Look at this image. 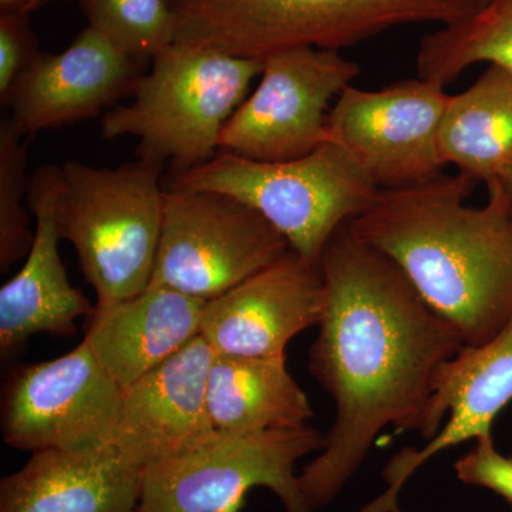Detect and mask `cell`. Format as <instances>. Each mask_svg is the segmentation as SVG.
Returning a JSON list of instances; mask_svg holds the SVG:
<instances>
[{"label": "cell", "instance_id": "obj_1", "mask_svg": "<svg viewBox=\"0 0 512 512\" xmlns=\"http://www.w3.org/2000/svg\"><path fill=\"white\" fill-rule=\"evenodd\" d=\"M326 308L309 370L335 402L320 456L299 484L313 510L338 497L380 431L426 429L448 363L464 348L387 256L342 227L319 259Z\"/></svg>", "mask_w": 512, "mask_h": 512}, {"label": "cell", "instance_id": "obj_2", "mask_svg": "<svg viewBox=\"0 0 512 512\" xmlns=\"http://www.w3.org/2000/svg\"><path fill=\"white\" fill-rule=\"evenodd\" d=\"M476 181L443 174L379 190L350 234L399 266L424 302L466 346L490 342L512 318V214L500 180L483 207H468Z\"/></svg>", "mask_w": 512, "mask_h": 512}, {"label": "cell", "instance_id": "obj_3", "mask_svg": "<svg viewBox=\"0 0 512 512\" xmlns=\"http://www.w3.org/2000/svg\"><path fill=\"white\" fill-rule=\"evenodd\" d=\"M487 0H170L177 45L242 59L295 47L342 50L397 26L454 25Z\"/></svg>", "mask_w": 512, "mask_h": 512}, {"label": "cell", "instance_id": "obj_4", "mask_svg": "<svg viewBox=\"0 0 512 512\" xmlns=\"http://www.w3.org/2000/svg\"><path fill=\"white\" fill-rule=\"evenodd\" d=\"M262 70L264 60L174 43L151 60L133 103L104 114L101 136L136 137L138 157L170 160L171 175L183 174L215 157L225 124Z\"/></svg>", "mask_w": 512, "mask_h": 512}, {"label": "cell", "instance_id": "obj_5", "mask_svg": "<svg viewBox=\"0 0 512 512\" xmlns=\"http://www.w3.org/2000/svg\"><path fill=\"white\" fill-rule=\"evenodd\" d=\"M163 163L138 158L116 168L62 167L56 221L97 295V308L133 298L153 279L161 231Z\"/></svg>", "mask_w": 512, "mask_h": 512}, {"label": "cell", "instance_id": "obj_6", "mask_svg": "<svg viewBox=\"0 0 512 512\" xmlns=\"http://www.w3.org/2000/svg\"><path fill=\"white\" fill-rule=\"evenodd\" d=\"M170 188L220 192L244 202L315 264L333 235L369 210L379 194L365 171L332 141L288 161H256L225 151L171 175Z\"/></svg>", "mask_w": 512, "mask_h": 512}, {"label": "cell", "instance_id": "obj_7", "mask_svg": "<svg viewBox=\"0 0 512 512\" xmlns=\"http://www.w3.org/2000/svg\"><path fill=\"white\" fill-rule=\"evenodd\" d=\"M325 441L309 424L254 434L214 431L190 450L144 468L137 512H241L256 487L274 491L286 512H315L295 466L322 451Z\"/></svg>", "mask_w": 512, "mask_h": 512}, {"label": "cell", "instance_id": "obj_8", "mask_svg": "<svg viewBox=\"0 0 512 512\" xmlns=\"http://www.w3.org/2000/svg\"><path fill=\"white\" fill-rule=\"evenodd\" d=\"M289 249L284 235L244 202L220 192L168 188L150 286L208 302Z\"/></svg>", "mask_w": 512, "mask_h": 512}, {"label": "cell", "instance_id": "obj_9", "mask_svg": "<svg viewBox=\"0 0 512 512\" xmlns=\"http://www.w3.org/2000/svg\"><path fill=\"white\" fill-rule=\"evenodd\" d=\"M359 74L338 50L295 47L266 57L261 82L225 124L220 148L256 161L308 156L328 141L330 101Z\"/></svg>", "mask_w": 512, "mask_h": 512}, {"label": "cell", "instance_id": "obj_10", "mask_svg": "<svg viewBox=\"0 0 512 512\" xmlns=\"http://www.w3.org/2000/svg\"><path fill=\"white\" fill-rule=\"evenodd\" d=\"M431 79L380 90L346 87L328 116V141L342 147L379 190L424 183L443 173L441 121L450 97Z\"/></svg>", "mask_w": 512, "mask_h": 512}, {"label": "cell", "instance_id": "obj_11", "mask_svg": "<svg viewBox=\"0 0 512 512\" xmlns=\"http://www.w3.org/2000/svg\"><path fill=\"white\" fill-rule=\"evenodd\" d=\"M123 393L86 342L59 359L16 367L3 394V439L32 453L113 444Z\"/></svg>", "mask_w": 512, "mask_h": 512}, {"label": "cell", "instance_id": "obj_12", "mask_svg": "<svg viewBox=\"0 0 512 512\" xmlns=\"http://www.w3.org/2000/svg\"><path fill=\"white\" fill-rule=\"evenodd\" d=\"M325 308L319 264L289 249L205 303L200 333L217 355L282 357L296 335L319 326Z\"/></svg>", "mask_w": 512, "mask_h": 512}, {"label": "cell", "instance_id": "obj_13", "mask_svg": "<svg viewBox=\"0 0 512 512\" xmlns=\"http://www.w3.org/2000/svg\"><path fill=\"white\" fill-rule=\"evenodd\" d=\"M512 402V318L490 342L466 346L441 376L421 448L406 447L383 470L387 490L357 512H400L406 481L430 458L491 433L498 414Z\"/></svg>", "mask_w": 512, "mask_h": 512}, {"label": "cell", "instance_id": "obj_14", "mask_svg": "<svg viewBox=\"0 0 512 512\" xmlns=\"http://www.w3.org/2000/svg\"><path fill=\"white\" fill-rule=\"evenodd\" d=\"M146 66L87 26L64 52L40 53L20 74L6 103L9 117L23 136L93 119L134 94Z\"/></svg>", "mask_w": 512, "mask_h": 512}, {"label": "cell", "instance_id": "obj_15", "mask_svg": "<svg viewBox=\"0 0 512 512\" xmlns=\"http://www.w3.org/2000/svg\"><path fill=\"white\" fill-rule=\"evenodd\" d=\"M212 359L214 350L200 333L126 387L113 446L144 470L211 436L207 387Z\"/></svg>", "mask_w": 512, "mask_h": 512}, {"label": "cell", "instance_id": "obj_16", "mask_svg": "<svg viewBox=\"0 0 512 512\" xmlns=\"http://www.w3.org/2000/svg\"><path fill=\"white\" fill-rule=\"evenodd\" d=\"M62 167L37 168L28 184V207L36 218L35 238L22 269L0 289V349L8 355L36 333L72 336L76 320L94 309L67 278L59 255L56 208Z\"/></svg>", "mask_w": 512, "mask_h": 512}, {"label": "cell", "instance_id": "obj_17", "mask_svg": "<svg viewBox=\"0 0 512 512\" xmlns=\"http://www.w3.org/2000/svg\"><path fill=\"white\" fill-rule=\"evenodd\" d=\"M143 468L113 444L45 450L2 478L0 512H137Z\"/></svg>", "mask_w": 512, "mask_h": 512}, {"label": "cell", "instance_id": "obj_18", "mask_svg": "<svg viewBox=\"0 0 512 512\" xmlns=\"http://www.w3.org/2000/svg\"><path fill=\"white\" fill-rule=\"evenodd\" d=\"M205 303L165 286L97 308L83 342L123 389L163 365L201 332Z\"/></svg>", "mask_w": 512, "mask_h": 512}, {"label": "cell", "instance_id": "obj_19", "mask_svg": "<svg viewBox=\"0 0 512 512\" xmlns=\"http://www.w3.org/2000/svg\"><path fill=\"white\" fill-rule=\"evenodd\" d=\"M214 430L254 434L303 426L312 419L308 396L282 357H242L214 353L207 387Z\"/></svg>", "mask_w": 512, "mask_h": 512}, {"label": "cell", "instance_id": "obj_20", "mask_svg": "<svg viewBox=\"0 0 512 512\" xmlns=\"http://www.w3.org/2000/svg\"><path fill=\"white\" fill-rule=\"evenodd\" d=\"M444 164L476 183L498 180L512 165V70L490 64L466 92L451 96L441 121Z\"/></svg>", "mask_w": 512, "mask_h": 512}, {"label": "cell", "instance_id": "obj_21", "mask_svg": "<svg viewBox=\"0 0 512 512\" xmlns=\"http://www.w3.org/2000/svg\"><path fill=\"white\" fill-rule=\"evenodd\" d=\"M417 76L444 86L473 64L512 70V0H487L476 15L421 39Z\"/></svg>", "mask_w": 512, "mask_h": 512}, {"label": "cell", "instance_id": "obj_22", "mask_svg": "<svg viewBox=\"0 0 512 512\" xmlns=\"http://www.w3.org/2000/svg\"><path fill=\"white\" fill-rule=\"evenodd\" d=\"M80 6L90 28L141 62L175 43L170 0H80Z\"/></svg>", "mask_w": 512, "mask_h": 512}, {"label": "cell", "instance_id": "obj_23", "mask_svg": "<svg viewBox=\"0 0 512 512\" xmlns=\"http://www.w3.org/2000/svg\"><path fill=\"white\" fill-rule=\"evenodd\" d=\"M10 117L0 123V271L20 261L32 248L35 232L23 208L28 197V144Z\"/></svg>", "mask_w": 512, "mask_h": 512}, {"label": "cell", "instance_id": "obj_24", "mask_svg": "<svg viewBox=\"0 0 512 512\" xmlns=\"http://www.w3.org/2000/svg\"><path fill=\"white\" fill-rule=\"evenodd\" d=\"M454 470L461 483L487 488L512 505V457L497 450L493 434L477 439L476 446L457 461Z\"/></svg>", "mask_w": 512, "mask_h": 512}, {"label": "cell", "instance_id": "obj_25", "mask_svg": "<svg viewBox=\"0 0 512 512\" xmlns=\"http://www.w3.org/2000/svg\"><path fill=\"white\" fill-rule=\"evenodd\" d=\"M29 16L0 15V101L8 103L13 84L40 55Z\"/></svg>", "mask_w": 512, "mask_h": 512}, {"label": "cell", "instance_id": "obj_26", "mask_svg": "<svg viewBox=\"0 0 512 512\" xmlns=\"http://www.w3.org/2000/svg\"><path fill=\"white\" fill-rule=\"evenodd\" d=\"M47 0H0V15L29 16Z\"/></svg>", "mask_w": 512, "mask_h": 512}, {"label": "cell", "instance_id": "obj_27", "mask_svg": "<svg viewBox=\"0 0 512 512\" xmlns=\"http://www.w3.org/2000/svg\"><path fill=\"white\" fill-rule=\"evenodd\" d=\"M500 183L503 184L505 194H507L508 204H510V210L512 214V165L508 168L503 175H501Z\"/></svg>", "mask_w": 512, "mask_h": 512}]
</instances>
